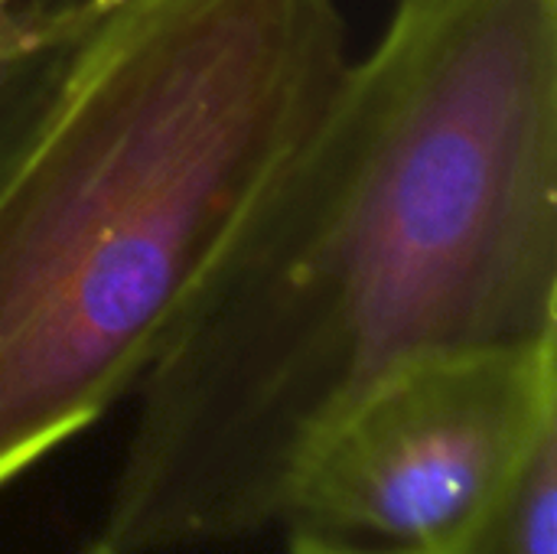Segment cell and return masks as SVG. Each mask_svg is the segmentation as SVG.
I'll use <instances>...</instances> for the list:
<instances>
[{"mask_svg":"<svg viewBox=\"0 0 557 554\" xmlns=\"http://www.w3.org/2000/svg\"><path fill=\"white\" fill-rule=\"evenodd\" d=\"M557 421V336L424 359L310 454L287 554H460L535 438Z\"/></svg>","mask_w":557,"mask_h":554,"instance_id":"cell-3","label":"cell"},{"mask_svg":"<svg viewBox=\"0 0 557 554\" xmlns=\"http://www.w3.org/2000/svg\"><path fill=\"white\" fill-rule=\"evenodd\" d=\"M557 336V0H395L137 385L98 539L277 526L405 369Z\"/></svg>","mask_w":557,"mask_h":554,"instance_id":"cell-1","label":"cell"},{"mask_svg":"<svg viewBox=\"0 0 557 554\" xmlns=\"http://www.w3.org/2000/svg\"><path fill=\"white\" fill-rule=\"evenodd\" d=\"M82 554H117V552H111V549H104L101 542H91V545H88V549H85V552H82Z\"/></svg>","mask_w":557,"mask_h":554,"instance_id":"cell-6","label":"cell"},{"mask_svg":"<svg viewBox=\"0 0 557 554\" xmlns=\"http://www.w3.org/2000/svg\"><path fill=\"white\" fill-rule=\"evenodd\" d=\"M460 554H557V421L535 438Z\"/></svg>","mask_w":557,"mask_h":554,"instance_id":"cell-5","label":"cell"},{"mask_svg":"<svg viewBox=\"0 0 557 554\" xmlns=\"http://www.w3.org/2000/svg\"><path fill=\"white\" fill-rule=\"evenodd\" d=\"M104 13L98 0H0V167L46 114Z\"/></svg>","mask_w":557,"mask_h":554,"instance_id":"cell-4","label":"cell"},{"mask_svg":"<svg viewBox=\"0 0 557 554\" xmlns=\"http://www.w3.org/2000/svg\"><path fill=\"white\" fill-rule=\"evenodd\" d=\"M98 3H101L104 10H114V7H117V3H124V0H98Z\"/></svg>","mask_w":557,"mask_h":554,"instance_id":"cell-7","label":"cell"},{"mask_svg":"<svg viewBox=\"0 0 557 554\" xmlns=\"http://www.w3.org/2000/svg\"><path fill=\"white\" fill-rule=\"evenodd\" d=\"M339 0H124L0 167V490L137 392L349 65Z\"/></svg>","mask_w":557,"mask_h":554,"instance_id":"cell-2","label":"cell"}]
</instances>
